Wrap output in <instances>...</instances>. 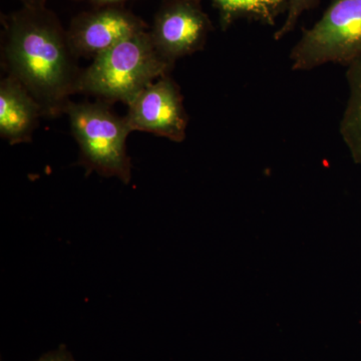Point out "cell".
<instances>
[{
  "label": "cell",
  "instance_id": "6da1fadb",
  "mask_svg": "<svg viewBox=\"0 0 361 361\" xmlns=\"http://www.w3.org/2000/svg\"><path fill=\"white\" fill-rule=\"evenodd\" d=\"M8 75L25 85L44 115L65 111L68 97L78 92V73L68 35L37 8L11 20L4 44Z\"/></svg>",
  "mask_w": 361,
  "mask_h": 361
},
{
  "label": "cell",
  "instance_id": "7a4b0ae2",
  "mask_svg": "<svg viewBox=\"0 0 361 361\" xmlns=\"http://www.w3.org/2000/svg\"><path fill=\"white\" fill-rule=\"evenodd\" d=\"M173 66L157 51L151 33L142 30L92 59L82 71L78 92L129 106L152 82L169 75Z\"/></svg>",
  "mask_w": 361,
  "mask_h": 361
},
{
  "label": "cell",
  "instance_id": "3957f363",
  "mask_svg": "<svg viewBox=\"0 0 361 361\" xmlns=\"http://www.w3.org/2000/svg\"><path fill=\"white\" fill-rule=\"evenodd\" d=\"M63 111L70 120L85 167L104 177L129 183L132 166L127 139L132 130L126 118H120L101 104L68 102Z\"/></svg>",
  "mask_w": 361,
  "mask_h": 361
},
{
  "label": "cell",
  "instance_id": "277c9868",
  "mask_svg": "<svg viewBox=\"0 0 361 361\" xmlns=\"http://www.w3.org/2000/svg\"><path fill=\"white\" fill-rule=\"evenodd\" d=\"M361 58V0H334L290 52L293 71L327 63L349 66Z\"/></svg>",
  "mask_w": 361,
  "mask_h": 361
},
{
  "label": "cell",
  "instance_id": "5b68a950",
  "mask_svg": "<svg viewBox=\"0 0 361 361\" xmlns=\"http://www.w3.org/2000/svg\"><path fill=\"white\" fill-rule=\"evenodd\" d=\"M125 118L132 132L153 133L177 142L186 137L188 116L182 94L169 75L142 90L129 104Z\"/></svg>",
  "mask_w": 361,
  "mask_h": 361
},
{
  "label": "cell",
  "instance_id": "8992f818",
  "mask_svg": "<svg viewBox=\"0 0 361 361\" xmlns=\"http://www.w3.org/2000/svg\"><path fill=\"white\" fill-rule=\"evenodd\" d=\"M210 23L197 0H173L157 16L152 40L157 51L171 65L201 51Z\"/></svg>",
  "mask_w": 361,
  "mask_h": 361
},
{
  "label": "cell",
  "instance_id": "52a82bcc",
  "mask_svg": "<svg viewBox=\"0 0 361 361\" xmlns=\"http://www.w3.org/2000/svg\"><path fill=\"white\" fill-rule=\"evenodd\" d=\"M142 30V23L134 16L118 9H104L78 18L68 35V44L75 56L94 59Z\"/></svg>",
  "mask_w": 361,
  "mask_h": 361
},
{
  "label": "cell",
  "instance_id": "ba28073f",
  "mask_svg": "<svg viewBox=\"0 0 361 361\" xmlns=\"http://www.w3.org/2000/svg\"><path fill=\"white\" fill-rule=\"evenodd\" d=\"M39 102L16 78L7 75L0 82V135L11 145L30 141L39 116Z\"/></svg>",
  "mask_w": 361,
  "mask_h": 361
},
{
  "label": "cell",
  "instance_id": "9c48e42d",
  "mask_svg": "<svg viewBox=\"0 0 361 361\" xmlns=\"http://www.w3.org/2000/svg\"><path fill=\"white\" fill-rule=\"evenodd\" d=\"M348 99L342 115L341 135L353 160L361 164V58L348 66Z\"/></svg>",
  "mask_w": 361,
  "mask_h": 361
},
{
  "label": "cell",
  "instance_id": "30bf717a",
  "mask_svg": "<svg viewBox=\"0 0 361 361\" xmlns=\"http://www.w3.org/2000/svg\"><path fill=\"white\" fill-rule=\"evenodd\" d=\"M226 23L235 18H252L273 25L277 16L286 11L288 0H214Z\"/></svg>",
  "mask_w": 361,
  "mask_h": 361
},
{
  "label": "cell",
  "instance_id": "8fae6325",
  "mask_svg": "<svg viewBox=\"0 0 361 361\" xmlns=\"http://www.w3.org/2000/svg\"><path fill=\"white\" fill-rule=\"evenodd\" d=\"M317 0H288L286 8V18L283 25L275 32V40H280L289 35L295 28L299 18L306 11L314 6Z\"/></svg>",
  "mask_w": 361,
  "mask_h": 361
},
{
  "label": "cell",
  "instance_id": "7c38bea8",
  "mask_svg": "<svg viewBox=\"0 0 361 361\" xmlns=\"http://www.w3.org/2000/svg\"><path fill=\"white\" fill-rule=\"evenodd\" d=\"M35 361H75L73 360V355L70 351L61 346L56 349V350L51 351V353H45V355L40 356L39 360Z\"/></svg>",
  "mask_w": 361,
  "mask_h": 361
},
{
  "label": "cell",
  "instance_id": "4fadbf2b",
  "mask_svg": "<svg viewBox=\"0 0 361 361\" xmlns=\"http://www.w3.org/2000/svg\"><path fill=\"white\" fill-rule=\"evenodd\" d=\"M25 1L30 6V8H37V6L40 0H25Z\"/></svg>",
  "mask_w": 361,
  "mask_h": 361
},
{
  "label": "cell",
  "instance_id": "5bb4252c",
  "mask_svg": "<svg viewBox=\"0 0 361 361\" xmlns=\"http://www.w3.org/2000/svg\"><path fill=\"white\" fill-rule=\"evenodd\" d=\"M97 4H115V2L122 1V0H94Z\"/></svg>",
  "mask_w": 361,
  "mask_h": 361
}]
</instances>
